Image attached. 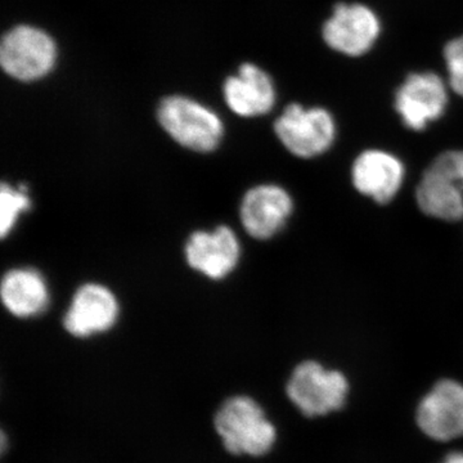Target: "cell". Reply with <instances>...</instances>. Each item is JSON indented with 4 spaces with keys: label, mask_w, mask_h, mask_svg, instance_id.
<instances>
[{
    "label": "cell",
    "mask_w": 463,
    "mask_h": 463,
    "mask_svg": "<svg viewBox=\"0 0 463 463\" xmlns=\"http://www.w3.org/2000/svg\"><path fill=\"white\" fill-rule=\"evenodd\" d=\"M215 429L232 455L263 456L276 443V428L260 405L249 397L225 401L215 414Z\"/></svg>",
    "instance_id": "obj_1"
},
{
    "label": "cell",
    "mask_w": 463,
    "mask_h": 463,
    "mask_svg": "<svg viewBox=\"0 0 463 463\" xmlns=\"http://www.w3.org/2000/svg\"><path fill=\"white\" fill-rule=\"evenodd\" d=\"M157 120L163 129L181 145L200 154L218 148L224 136V125L213 109L183 96L161 100Z\"/></svg>",
    "instance_id": "obj_2"
},
{
    "label": "cell",
    "mask_w": 463,
    "mask_h": 463,
    "mask_svg": "<svg viewBox=\"0 0 463 463\" xmlns=\"http://www.w3.org/2000/svg\"><path fill=\"white\" fill-rule=\"evenodd\" d=\"M274 132L289 154L298 158H315L334 145L336 123L327 109H306L292 103L277 118Z\"/></svg>",
    "instance_id": "obj_3"
},
{
    "label": "cell",
    "mask_w": 463,
    "mask_h": 463,
    "mask_svg": "<svg viewBox=\"0 0 463 463\" xmlns=\"http://www.w3.org/2000/svg\"><path fill=\"white\" fill-rule=\"evenodd\" d=\"M349 383L340 371L327 370L315 361L295 368L288 383V395L307 417H321L345 404Z\"/></svg>",
    "instance_id": "obj_4"
},
{
    "label": "cell",
    "mask_w": 463,
    "mask_h": 463,
    "mask_svg": "<svg viewBox=\"0 0 463 463\" xmlns=\"http://www.w3.org/2000/svg\"><path fill=\"white\" fill-rule=\"evenodd\" d=\"M57 48L47 33L33 26H17L3 36L0 65L12 78L35 81L50 74L56 63Z\"/></svg>",
    "instance_id": "obj_5"
},
{
    "label": "cell",
    "mask_w": 463,
    "mask_h": 463,
    "mask_svg": "<svg viewBox=\"0 0 463 463\" xmlns=\"http://www.w3.org/2000/svg\"><path fill=\"white\" fill-rule=\"evenodd\" d=\"M120 315L114 292L99 283H85L76 289L63 317L65 330L79 339L111 330Z\"/></svg>",
    "instance_id": "obj_6"
},
{
    "label": "cell",
    "mask_w": 463,
    "mask_h": 463,
    "mask_svg": "<svg viewBox=\"0 0 463 463\" xmlns=\"http://www.w3.org/2000/svg\"><path fill=\"white\" fill-rule=\"evenodd\" d=\"M294 200L279 184H259L246 192L240 206L243 230L255 240H270L285 228Z\"/></svg>",
    "instance_id": "obj_7"
},
{
    "label": "cell",
    "mask_w": 463,
    "mask_h": 463,
    "mask_svg": "<svg viewBox=\"0 0 463 463\" xmlns=\"http://www.w3.org/2000/svg\"><path fill=\"white\" fill-rule=\"evenodd\" d=\"M448 91L434 72L411 74L395 94V109L405 127L422 132L446 112Z\"/></svg>",
    "instance_id": "obj_8"
},
{
    "label": "cell",
    "mask_w": 463,
    "mask_h": 463,
    "mask_svg": "<svg viewBox=\"0 0 463 463\" xmlns=\"http://www.w3.org/2000/svg\"><path fill=\"white\" fill-rule=\"evenodd\" d=\"M380 21L364 5L341 3L323 26L326 44L339 53L358 57L373 48L380 35Z\"/></svg>",
    "instance_id": "obj_9"
},
{
    "label": "cell",
    "mask_w": 463,
    "mask_h": 463,
    "mask_svg": "<svg viewBox=\"0 0 463 463\" xmlns=\"http://www.w3.org/2000/svg\"><path fill=\"white\" fill-rule=\"evenodd\" d=\"M184 255L192 269L218 281L239 265L241 243L232 228L219 225L213 231L194 232L185 242Z\"/></svg>",
    "instance_id": "obj_10"
},
{
    "label": "cell",
    "mask_w": 463,
    "mask_h": 463,
    "mask_svg": "<svg viewBox=\"0 0 463 463\" xmlns=\"http://www.w3.org/2000/svg\"><path fill=\"white\" fill-rule=\"evenodd\" d=\"M417 425L423 434L439 441L463 437V385L440 380L417 408Z\"/></svg>",
    "instance_id": "obj_11"
},
{
    "label": "cell",
    "mask_w": 463,
    "mask_h": 463,
    "mask_svg": "<svg viewBox=\"0 0 463 463\" xmlns=\"http://www.w3.org/2000/svg\"><path fill=\"white\" fill-rule=\"evenodd\" d=\"M403 161L383 149H367L355 158L352 166L353 185L359 194L386 205L403 187Z\"/></svg>",
    "instance_id": "obj_12"
},
{
    "label": "cell",
    "mask_w": 463,
    "mask_h": 463,
    "mask_svg": "<svg viewBox=\"0 0 463 463\" xmlns=\"http://www.w3.org/2000/svg\"><path fill=\"white\" fill-rule=\"evenodd\" d=\"M223 94L228 108L242 118L268 114L276 103L272 79L252 63H243L239 74L225 80Z\"/></svg>",
    "instance_id": "obj_13"
},
{
    "label": "cell",
    "mask_w": 463,
    "mask_h": 463,
    "mask_svg": "<svg viewBox=\"0 0 463 463\" xmlns=\"http://www.w3.org/2000/svg\"><path fill=\"white\" fill-rule=\"evenodd\" d=\"M3 306L17 318H33L47 310L51 291L47 279L33 268H14L0 285Z\"/></svg>",
    "instance_id": "obj_14"
},
{
    "label": "cell",
    "mask_w": 463,
    "mask_h": 463,
    "mask_svg": "<svg viewBox=\"0 0 463 463\" xmlns=\"http://www.w3.org/2000/svg\"><path fill=\"white\" fill-rule=\"evenodd\" d=\"M416 201L423 214L444 222L463 219V187L452 176L431 165L417 184Z\"/></svg>",
    "instance_id": "obj_15"
},
{
    "label": "cell",
    "mask_w": 463,
    "mask_h": 463,
    "mask_svg": "<svg viewBox=\"0 0 463 463\" xmlns=\"http://www.w3.org/2000/svg\"><path fill=\"white\" fill-rule=\"evenodd\" d=\"M32 209V199L25 185H14L3 183L0 191V233L3 239L16 227L18 219L24 213Z\"/></svg>",
    "instance_id": "obj_16"
},
{
    "label": "cell",
    "mask_w": 463,
    "mask_h": 463,
    "mask_svg": "<svg viewBox=\"0 0 463 463\" xmlns=\"http://www.w3.org/2000/svg\"><path fill=\"white\" fill-rule=\"evenodd\" d=\"M444 58L450 88L463 97V36L448 43Z\"/></svg>",
    "instance_id": "obj_17"
},
{
    "label": "cell",
    "mask_w": 463,
    "mask_h": 463,
    "mask_svg": "<svg viewBox=\"0 0 463 463\" xmlns=\"http://www.w3.org/2000/svg\"><path fill=\"white\" fill-rule=\"evenodd\" d=\"M431 165L452 176L463 187V151H447L439 155Z\"/></svg>",
    "instance_id": "obj_18"
},
{
    "label": "cell",
    "mask_w": 463,
    "mask_h": 463,
    "mask_svg": "<svg viewBox=\"0 0 463 463\" xmlns=\"http://www.w3.org/2000/svg\"><path fill=\"white\" fill-rule=\"evenodd\" d=\"M443 463H463V455L462 453H455V455H450Z\"/></svg>",
    "instance_id": "obj_19"
}]
</instances>
